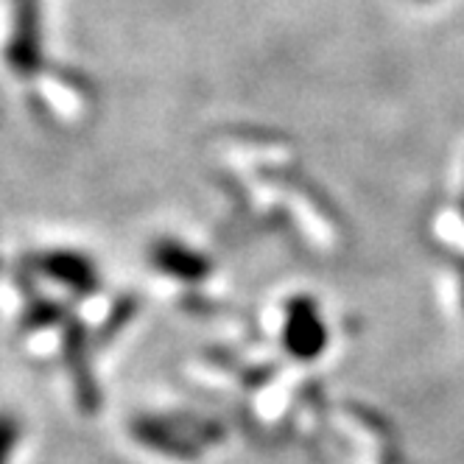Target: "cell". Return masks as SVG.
Wrapping results in <instances>:
<instances>
[{"instance_id": "7a4b0ae2", "label": "cell", "mask_w": 464, "mask_h": 464, "mask_svg": "<svg viewBox=\"0 0 464 464\" xmlns=\"http://www.w3.org/2000/svg\"><path fill=\"white\" fill-rule=\"evenodd\" d=\"M20 420L9 411H0V464H9L20 445Z\"/></svg>"}, {"instance_id": "6da1fadb", "label": "cell", "mask_w": 464, "mask_h": 464, "mask_svg": "<svg viewBox=\"0 0 464 464\" xmlns=\"http://www.w3.org/2000/svg\"><path fill=\"white\" fill-rule=\"evenodd\" d=\"M12 71L28 76L40 64V9L37 0H14V28L6 48Z\"/></svg>"}]
</instances>
